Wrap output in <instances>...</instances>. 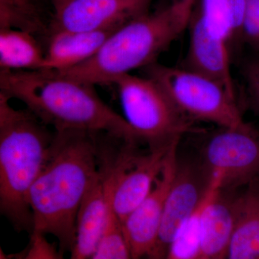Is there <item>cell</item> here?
Masks as SVG:
<instances>
[{
    "instance_id": "603a6c76",
    "label": "cell",
    "mask_w": 259,
    "mask_h": 259,
    "mask_svg": "<svg viewBox=\"0 0 259 259\" xmlns=\"http://www.w3.org/2000/svg\"><path fill=\"white\" fill-rule=\"evenodd\" d=\"M241 42L259 54V0H245Z\"/></svg>"
},
{
    "instance_id": "52a82bcc",
    "label": "cell",
    "mask_w": 259,
    "mask_h": 259,
    "mask_svg": "<svg viewBox=\"0 0 259 259\" xmlns=\"http://www.w3.org/2000/svg\"><path fill=\"white\" fill-rule=\"evenodd\" d=\"M181 140L169 146L148 148L145 152L136 150L138 144L122 142L113 158L102 155V175L107 199L112 212L120 223L139 205L152 190L161 175L170 150Z\"/></svg>"
},
{
    "instance_id": "3957f363",
    "label": "cell",
    "mask_w": 259,
    "mask_h": 259,
    "mask_svg": "<svg viewBox=\"0 0 259 259\" xmlns=\"http://www.w3.org/2000/svg\"><path fill=\"white\" fill-rule=\"evenodd\" d=\"M0 93V211L18 231L31 233L28 194L55 137L28 109H15Z\"/></svg>"
},
{
    "instance_id": "7c38bea8",
    "label": "cell",
    "mask_w": 259,
    "mask_h": 259,
    "mask_svg": "<svg viewBox=\"0 0 259 259\" xmlns=\"http://www.w3.org/2000/svg\"><path fill=\"white\" fill-rule=\"evenodd\" d=\"M187 28L190 40L182 67L217 81L236 97L229 44L206 28L197 9L194 10Z\"/></svg>"
},
{
    "instance_id": "4fadbf2b",
    "label": "cell",
    "mask_w": 259,
    "mask_h": 259,
    "mask_svg": "<svg viewBox=\"0 0 259 259\" xmlns=\"http://www.w3.org/2000/svg\"><path fill=\"white\" fill-rule=\"evenodd\" d=\"M235 197L223 190L221 174L212 173L201 218L200 259H226L234 227Z\"/></svg>"
},
{
    "instance_id": "cb8c5ba5",
    "label": "cell",
    "mask_w": 259,
    "mask_h": 259,
    "mask_svg": "<svg viewBox=\"0 0 259 259\" xmlns=\"http://www.w3.org/2000/svg\"><path fill=\"white\" fill-rule=\"evenodd\" d=\"M245 100L250 108L259 114V54L248 58L242 66Z\"/></svg>"
},
{
    "instance_id": "4316f807",
    "label": "cell",
    "mask_w": 259,
    "mask_h": 259,
    "mask_svg": "<svg viewBox=\"0 0 259 259\" xmlns=\"http://www.w3.org/2000/svg\"><path fill=\"white\" fill-rule=\"evenodd\" d=\"M3 259H4V258H3Z\"/></svg>"
},
{
    "instance_id": "8992f818",
    "label": "cell",
    "mask_w": 259,
    "mask_h": 259,
    "mask_svg": "<svg viewBox=\"0 0 259 259\" xmlns=\"http://www.w3.org/2000/svg\"><path fill=\"white\" fill-rule=\"evenodd\" d=\"M145 73L163 89L189 120L210 122L223 127L248 125L242 117L236 97L217 81L182 66L157 62L145 68Z\"/></svg>"
},
{
    "instance_id": "8fae6325",
    "label": "cell",
    "mask_w": 259,
    "mask_h": 259,
    "mask_svg": "<svg viewBox=\"0 0 259 259\" xmlns=\"http://www.w3.org/2000/svg\"><path fill=\"white\" fill-rule=\"evenodd\" d=\"M153 0H70L56 10L52 32L116 30L148 13Z\"/></svg>"
},
{
    "instance_id": "2e32d148",
    "label": "cell",
    "mask_w": 259,
    "mask_h": 259,
    "mask_svg": "<svg viewBox=\"0 0 259 259\" xmlns=\"http://www.w3.org/2000/svg\"><path fill=\"white\" fill-rule=\"evenodd\" d=\"M235 223L226 259H259V183L235 197Z\"/></svg>"
},
{
    "instance_id": "7402d4cb",
    "label": "cell",
    "mask_w": 259,
    "mask_h": 259,
    "mask_svg": "<svg viewBox=\"0 0 259 259\" xmlns=\"http://www.w3.org/2000/svg\"><path fill=\"white\" fill-rule=\"evenodd\" d=\"M26 247L20 253L12 255V259H66L64 253L47 236L32 233Z\"/></svg>"
},
{
    "instance_id": "5b68a950",
    "label": "cell",
    "mask_w": 259,
    "mask_h": 259,
    "mask_svg": "<svg viewBox=\"0 0 259 259\" xmlns=\"http://www.w3.org/2000/svg\"><path fill=\"white\" fill-rule=\"evenodd\" d=\"M112 84L118 93L122 117L148 148L169 146L193 131L190 120L151 78L125 74Z\"/></svg>"
},
{
    "instance_id": "7a4b0ae2",
    "label": "cell",
    "mask_w": 259,
    "mask_h": 259,
    "mask_svg": "<svg viewBox=\"0 0 259 259\" xmlns=\"http://www.w3.org/2000/svg\"><path fill=\"white\" fill-rule=\"evenodd\" d=\"M0 93L23 102L56 132L83 131L142 143L124 117L102 101L93 85L56 71L0 70Z\"/></svg>"
},
{
    "instance_id": "5bb4252c",
    "label": "cell",
    "mask_w": 259,
    "mask_h": 259,
    "mask_svg": "<svg viewBox=\"0 0 259 259\" xmlns=\"http://www.w3.org/2000/svg\"><path fill=\"white\" fill-rule=\"evenodd\" d=\"M116 30L52 32L44 45L45 61L42 70L59 72L82 64L96 54Z\"/></svg>"
},
{
    "instance_id": "e0dca14e",
    "label": "cell",
    "mask_w": 259,
    "mask_h": 259,
    "mask_svg": "<svg viewBox=\"0 0 259 259\" xmlns=\"http://www.w3.org/2000/svg\"><path fill=\"white\" fill-rule=\"evenodd\" d=\"M54 14L51 0H0V30L29 32L45 45Z\"/></svg>"
},
{
    "instance_id": "484cf974",
    "label": "cell",
    "mask_w": 259,
    "mask_h": 259,
    "mask_svg": "<svg viewBox=\"0 0 259 259\" xmlns=\"http://www.w3.org/2000/svg\"><path fill=\"white\" fill-rule=\"evenodd\" d=\"M51 1L56 12V10L60 9L61 7L64 6L66 3H69L70 0H51Z\"/></svg>"
},
{
    "instance_id": "d6986e66",
    "label": "cell",
    "mask_w": 259,
    "mask_h": 259,
    "mask_svg": "<svg viewBox=\"0 0 259 259\" xmlns=\"http://www.w3.org/2000/svg\"><path fill=\"white\" fill-rule=\"evenodd\" d=\"M244 8L245 0H202L197 10L206 28L231 47L241 44Z\"/></svg>"
},
{
    "instance_id": "6da1fadb",
    "label": "cell",
    "mask_w": 259,
    "mask_h": 259,
    "mask_svg": "<svg viewBox=\"0 0 259 259\" xmlns=\"http://www.w3.org/2000/svg\"><path fill=\"white\" fill-rule=\"evenodd\" d=\"M99 134L56 132L50 155L28 194L32 233L51 235L71 251L79 209L102 175Z\"/></svg>"
},
{
    "instance_id": "9c48e42d",
    "label": "cell",
    "mask_w": 259,
    "mask_h": 259,
    "mask_svg": "<svg viewBox=\"0 0 259 259\" xmlns=\"http://www.w3.org/2000/svg\"><path fill=\"white\" fill-rule=\"evenodd\" d=\"M211 175L200 158L182 160L179 153L176 174L167 195L156 248L151 259H165L181 226L202 202Z\"/></svg>"
},
{
    "instance_id": "9a60e30c",
    "label": "cell",
    "mask_w": 259,
    "mask_h": 259,
    "mask_svg": "<svg viewBox=\"0 0 259 259\" xmlns=\"http://www.w3.org/2000/svg\"><path fill=\"white\" fill-rule=\"evenodd\" d=\"M108 199L103 175L100 177L79 209L74 245L69 259H93L106 230Z\"/></svg>"
},
{
    "instance_id": "ba28073f",
    "label": "cell",
    "mask_w": 259,
    "mask_h": 259,
    "mask_svg": "<svg viewBox=\"0 0 259 259\" xmlns=\"http://www.w3.org/2000/svg\"><path fill=\"white\" fill-rule=\"evenodd\" d=\"M199 158L209 173L223 177V189L259 179V134L251 125L218 127L204 140Z\"/></svg>"
},
{
    "instance_id": "d4e9b609",
    "label": "cell",
    "mask_w": 259,
    "mask_h": 259,
    "mask_svg": "<svg viewBox=\"0 0 259 259\" xmlns=\"http://www.w3.org/2000/svg\"><path fill=\"white\" fill-rule=\"evenodd\" d=\"M196 1L197 0H171V4L177 5L186 11L192 13L194 10Z\"/></svg>"
},
{
    "instance_id": "44dd1931",
    "label": "cell",
    "mask_w": 259,
    "mask_h": 259,
    "mask_svg": "<svg viewBox=\"0 0 259 259\" xmlns=\"http://www.w3.org/2000/svg\"><path fill=\"white\" fill-rule=\"evenodd\" d=\"M109 207L106 230L93 259H134L120 221Z\"/></svg>"
},
{
    "instance_id": "30bf717a",
    "label": "cell",
    "mask_w": 259,
    "mask_h": 259,
    "mask_svg": "<svg viewBox=\"0 0 259 259\" xmlns=\"http://www.w3.org/2000/svg\"><path fill=\"white\" fill-rule=\"evenodd\" d=\"M180 143L172 146L152 190L121 223L134 259L152 258L167 195L176 174Z\"/></svg>"
},
{
    "instance_id": "ffe728a7",
    "label": "cell",
    "mask_w": 259,
    "mask_h": 259,
    "mask_svg": "<svg viewBox=\"0 0 259 259\" xmlns=\"http://www.w3.org/2000/svg\"><path fill=\"white\" fill-rule=\"evenodd\" d=\"M209 190L210 182L199 207L186 220L174 236L165 259H200L201 218Z\"/></svg>"
},
{
    "instance_id": "277c9868",
    "label": "cell",
    "mask_w": 259,
    "mask_h": 259,
    "mask_svg": "<svg viewBox=\"0 0 259 259\" xmlns=\"http://www.w3.org/2000/svg\"><path fill=\"white\" fill-rule=\"evenodd\" d=\"M192 15L172 4L148 12L112 32L88 61L56 72L93 86L112 84L117 78L156 63L188 28Z\"/></svg>"
},
{
    "instance_id": "ac0fdd59",
    "label": "cell",
    "mask_w": 259,
    "mask_h": 259,
    "mask_svg": "<svg viewBox=\"0 0 259 259\" xmlns=\"http://www.w3.org/2000/svg\"><path fill=\"white\" fill-rule=\"evenodd\" d=\"M45 61V47L36 36L14 29L0 30V70L37 71Z\"/></svg>"
}]
</instances>
